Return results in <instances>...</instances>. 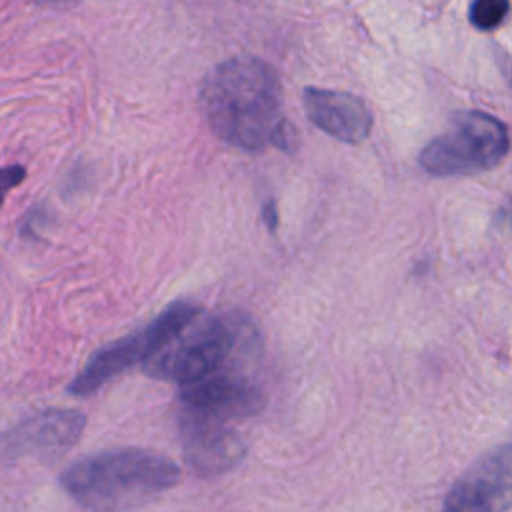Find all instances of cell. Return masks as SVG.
<instances>
[{
	"label": "cell",
	"instance_id": "3",
	"mask_svg": "<svg viewBox=\"0 0 512 512\" xmlns=\"http://www.w3.org/2000/svg\"><path fill=\"white\" fill-rule=\"evenodd\" d=\"M258 356L260 334L246 316L200 310L144 366L150 376L184 386L236 364H254Z\"/></svg>",
	"mask_w": 512,
	"mask_h": 512
},
{
	"label": "cell",
	"instance_id": "12",
	"mask_svg": "<svg viewBox=\"0 0 512 512\" xmlns=\"http://www.w3.org/2000/svg\"><path fill=\"white\" fill-rule=\"evenodd\" d=\"M510 214H512V206H510Z\"/></svg>",
	"mask_w": 512,
	"mask_h": 512
},
{
	"label": "cell",
	"instance_id": "8",
	"mask_svg": "<svg viewBox=\"0 0 512 512\" xmlns=\"http://www.w3.org/2000/svg\"><path fill=\"white\" fill-rule=\"evenodd\" d=\"M180 424L186 458L196 470L222 472L242 458L244 444L232 424L186 414L180 416Z\"/></svg>",
	"mask_w": 512,
	"mask_h": 512
},
{
	"label": "cell",
	"instance_id": "10",
	"mask_svg": "<svg viewBox=\"0 0 512 512\" xmlns=\"http://www.w3.org/2000/svg\"><path fill=\"white\" fill-rule=\"evenodd\" d=\"M26 178V170L22 166H0V206L6 194L16 188Z\"/></svg>",
	"mask_w": 512,
	"mask_h": 512
},
{
	"label": "cell",
	"instance_id": "7",
	"mask_svg": "<svg viewBox=\"0 0 512 512\" xmlns=\"http://www.w3.org/2000/svg\"><path fill=\"white\" fill-rule=\"evenodd\" d=\"M304 110L314 126L342 142H362L372 128L370 110L348 92L306 88Z\"/></svg>",
	"mask_w": 512,
	"mask_h": 512
},
{
	"label": "cell",
	"instance_id": "9",
	"mask_svg": "<svg viewBox=\"0 0 512 512\" xmlns=\"http://www.w3.org/2000/svg\"><path fill=\"white\" fill-rule=\"evenodd\" d=\"M510 12V0H474L470 20L480 30H492L504 22Z\"/></svg>",
	"mask_w": 512,
	"mask_h": 512
},
{
	"label": "cell",
	"instance_id": "2",
	"mask_svg": "<svg viewBox=\"0 0 512 512\" xmlns=\"http://www.w3.org/2000/svg\"><path fill=\"white\" fill-rule=\"evenodd\" d=\"M178 466L150 450H112L78 460L60 476L64 490L92 512H120L178 482Z\"/></svg>",
	"mask_w": 512,
	"mask_h": 512
},
{
	"label": "cell",
	"instance_id": "4",
	"mask_svg": "<svg viewBox=\"0 0 512 512\" xmlns=\"http://www.w3.org/2000/svg\"><path fill=\"white\" fill-rule=\"evenodd\" d=\"M508 152L504 124L484 112H464L448 132L434 138L420 154L422 166L436 176H456L496 166Z\"/></svg>",
	"mask_w": 512,
	"mask_h": 512
},
{
	"label": "cell",
	"instance_id": "5",
	"mask_svg": "<svg viewBox=\"0 0 512 512\" xmlns=\"http://www.w3.org/2000/svg\"><path fill=\"white\" fill-rule=\"evenodd\" d=\"M200 308L190 302H176L158 314L144 330L130 334L100 348L72 380L70 392L88 394L102 386L114 374L130 368L136 362H146L156 350H160L182 326H186Z\"/></svg>",
	"mask_w": 512,
	"mask_h": 512
},
{
	"label": "cell",
	"instance_id": "11",
	"mask_svg": "<svg viewBox=\"0 0 512 512\" xmlns=\"http://www.w3.org/2000/svg\"><path fill=\"white\" fill-rule=\"evenodd\" d=\"M262 214H264V222L268 224V228H270V230H276L278 214H276V204H274L272 200L262 208Z\"/></svg>",
	"mask_w": 512,
	"mask_h": 512
},
{
	"label": "cell",
	"instance_id": "6",
	"mask_svg": "<svg viewBox=\"0 0 512 512\" xmlns=\"http://www.w3.org/2000/svg\"><path fill=\"white\" fill-rule=\"evenodd\" d=\"M512 506V444L484 454L448 490L442 512H506Z\"/></svg>",
	"mask_w": 512,
	"mask_h": 512
},
{
	"label": "cell",
	"instance_id": "1",
	"mask_svg": "<svg viewBox=\"0 0 512 512\" xmlns=\"http://www.w3.org/2000/svg\"><path fill=\"white\" fill-rule=\"evenodd\" d=\"M200 106L214 134L236 148L256 152L296 146V130L282 116L278 76L254 56L214 66L202 80Z\"/></svg>",
	"mask_w": 512,
	"mask_h": 512
}]
</instances>
